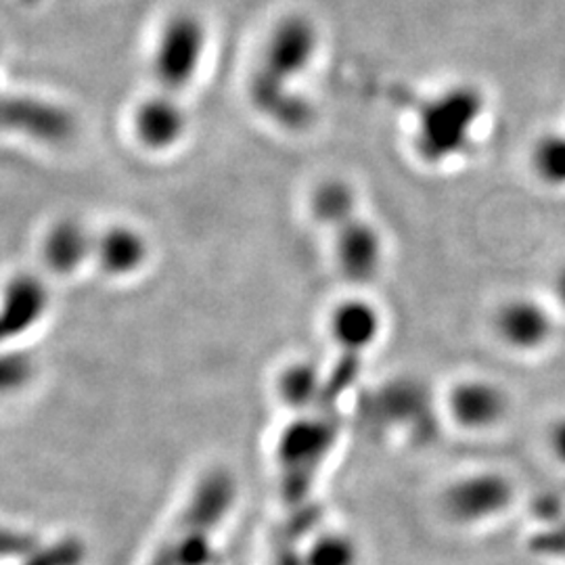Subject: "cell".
Returning a JSON list of instances; mask_svg holds the SVG:
<instances>
[{
    "mask_svg": "<svg viewBox=\"0 0 565 565\" xmlns=\"http://www.w3.org/2000/svg\"><path fill=\"white\" fill-rule=\"evenodd\" d=\"M484 95L471 84H452L415 107L413 145L429 166L463 156L484 118Z\"/></svg>",
    "mask_w": 565,
    "mask_h": 565,
    "instance_id": "6da1fadb",
    "label": "cell"
},
{
    "mask_svg": "<svg viewBox=\"0 0 565 565\" xmlns=\"http://www.w3.org/2000/svg\"><path fill=\"white\" fill-rule=\"evenodd\" d=\"M515 501V486L497 471L469 473L446 488L445 513L457 524H482L505 513Z\"/></svg>",
    "mask_w": 565,
    "mask_h": 565,
    "instance_id": "277c9868",
    "label": "cell"
},
{
    "mask_svg": "<svg viewBox=\"0 0 565 565\" xmlns=\"http://www.w3.org/2000/svg\"><path fill=\"white\" fill-rule=\"evenodd\" d=\"M335 233V263L343 279L354 285H371L380 277L385 260L382 231L361 216L342 224Z\"/></svg>",
    "mask_w": 565,
    "mask_h": 565,
    "instance_id": "8992f818",
    "label": "cell"
},
{
    "mask_svg": "<svg viewBox=\"0 0 565 565\" xmlns=\"http://www.w3.org/2000/svg\"><path fill=\"white\" fill-rule=\"evenodd\" d=\"M132 130L149 151L172 149L186 132V111L174 93L162 90L137 105Z\"/></svg>",
    "mask_w": 565,
    "mask_h": 565,
    "instance_id": "30bf717a",
    "label": "cell"
},
{
    "mask_svg": "<svg viewBox=\"0 0 565 565\" xmlns=\"http://www.w3.org/2000/svg\"><path fill=\"white\" fill-rule=\"evenodd\" d=\"M207 49V28L193 13L163 23L153 49V76L166 93H181L195 81Z\"/></svg>",
    "mask_w": 565,
    "mask_h": 565,
    "instance_id": "7a4b0ae2",
    "label": "cell"
},
{
    "mask_svg": "<svg viewBox=\"0 0 565 565\" xmlns=\"http://www.w3.org/2000/svg\"><path fill=\"white\" fill-rule=\"evenodd\" d=\"M46 282L36 275H18L0 294V343L15 340L41 323L49 310Z\"/></svg>",
    "mask_w": 565,
    "mask_h": 565,
    "instance_id": "9c48e42d",
    "label": "cell"
},
{
    "mask_svg": "<svg viewBox=\"0 0 565 565\" xmlns=\"http://www.w3.org/2000/svg\"><path fill=\"white\" fill-rule=\"evenodd\" d=\"M509 411L505 390L492 380L471 377L452 385L448 394V413L455 424L471 431L490 429L501 424Z\"/></svg>",
    "mask_w": 565,
    "mask_h": 565,
    "instance_id": "ba28073f",
    "label": "cell"
},
{
    "mask_svg": "<svg viewBox=\"0 0 565 565\" xmlns=\"http://www.w3.org/2000/svg\"><path fill=\"white\" fill-rule=\"evenodd\" d=\"M321 36L312 21L291 15L279 21L264 44L263 67L258 81L287 86L312 65L319 53Z\"/></svg>",
    "mask_w": 565,
    "mask_h": 565,
    "instance_id": "3957f363",
    "label": "cell"
},
{
    "mask_svg": "<svg viewBox=\"0 0 565 565\" xmlns=\"http://www.w3.org/2000/svg\"><path fill=\"white\" fill-rule=\"evenodd\" d=\"M0 128L36 141L61 142L74 135V118L55 103L28 95H0Z\"/></svg>",
    "mask_w": 565,
    "mask_h": 565,
    "instance_id": "52a82bcc",
    "label": "cell"
},
{
    "mask_svg": "<svg viewBox=\"0 0 565 565\" xmlns=\"http://www.w3.org/2000/svg\"><path fill=\"white\" fill-rule=\"evenodd\" d=\"M530 551L543 557H565V522L532 534Z\"/></svg>",
    "mask_w": 565,
    "mask_h": 565,
    "instance_id": "2e32d148",
    "label": "cell"
},
{
    "mask_svg": "<svg viewBox=\"0 0 565 565\" xmlns=\"http://www.w3.org/2000/svg\"><path fill=\"white\" fill-rule=\"evenodd\" d=\"M30 366L20 354H0V390H9L21 384Z\"/></svg>",
    "mask_w": 565,
    "mask_h": 565,
    "instance_id": "e0dca14e",
    "label": "cell"
},
{
    "mask_svg": "<svg viewBox=\"0 0 565 565\" xmlns=\"http://www.w3.org/2000/svg\"><path fill=\"white\" fill-rule=\"evenodd\" d=\"M95 237L76 221L53 224L42 239V260L55 275H72L93 258Z\"/></svg>",
    "mask_w": 565,
    "mask_h": 565,
    "instance_id": "4fadbf2b",
    "label": "cell"
},
{
    "mask_svg": "<svg viewBox=\"0 0 565 565\" xmlns=\"http://www.w3.org/2000/svg\"><path fill=\"white\" fill-rule=\"evenodd\" d=\"M530 166L539 181L565 189V130H548L532 145Z\"/></svg>",
    "mask_w": 565,
    "mask_h": 565,
    "instance_id": "9a60e30c",
    "label": "cell"
},
{
    "mask_svg": "<svg viewBox=\"0 0 565 565\" xmlns=\"http://www.w3.org/2000/svg\"><path fill=\"white\" fill-rule=\"evenodd\" d=\"M310 212L323 226L335 231L359 216V195L348 181H324L315 189L310 198Z\"/></svg>",
    "mask_w": 565,
    "mask_h": 565,
    "instance_id": "5bb4252c",
    "label": "cell"
},
{
    "mask_svg": "<svg viewBox=\"0 0 565 565\" xmlns=\"http://www.w3.org/2000/svg\"><path fill=\"white\" fill-rule=\"evenodd\" d=\"M551 448L555 457L565 465V417L553 425L551 429Z\"/></svg>",
    "mask_w": 565,
    "mask_h": 565,
    "instance_id": "d6986e66",
    "label": "cell"
},
{
    "mask_svg": "<svg viewBox=\"0 0 565 565\" xmlns=\"http://www.w3.org/2000/svg\"><path fill=\"white\" fill-rule=\"evenodd\" d=\"M93 258L109 277H128L139 273L149 258V243L132 226L116 224L95 237Z\"/></svg>",
    "mask_w": 565,
    "mask_h": 565,
    "instance_id": "8fae6325",
    "label": "cell"
},
{
    "mask_svg": "<svg viewBox=\"0 0 565 565\" xmlns=\"http://www.w3.org/2000/svg\"><path fill=\"white\" fill-rule=\"evenodd\" d=\"M551 294H553V300L557 302V306H562L565 310V263L559 264V268L553 275Z\"/></svg>",
    "mask_w": 565,
    "mask_h": 565,
    "instance_id": "ffe728a7",
    "label": "cell"
},
{
    "mask_svg": "<svg viewBox=\"0 0 565 565\" xmlns=\"http://www.w3.org/2000/svg\"><path fill=\"white\" fill-rule=\"evenodd\" d=\"M354 562H356L354 546L342 539H331L319 551V565H354Z\"/></svg>",
    "mask_w": 565,
    "mask_h": 565,
    "instance_id": "ac0fdd59",
    "label": "cell"
},
{
    "mask_svg": "<svg viewBox=\"0 0 565 565\" xmlns=\"http://www.w3.org/2000/svg\"><path fill=\"white\" fill-rule=\"evenodd\" d=\"M382 324L384 319L380 310L363 298L345 300L331 315L333 340L342 345L348 356H356L377 342Z\"/></svg>",
    "mask_w": 565,
    "mask_h": 565,
    "instance_id": "7c38bea8",
    "label": "cell"
},
{
    "mask_svg": "<svg viewBox=\"0 0 565 565\" xmlns=\"http://www.w3.org/2000/svg\"><path fill=\"white\" fill-rule=\"evenodd\" d=\"M494 333L515 352L543 350L555 335V317L543 300L513 296L494 312Z\"/></svg>",
    "mask_w": 565,
    "mask_h": 565,
    "instance_id": "5b68a950",
    "label": "cell"
}]
</instances>
